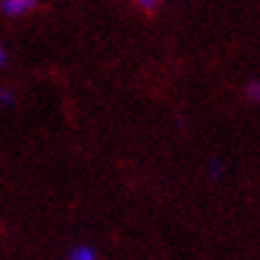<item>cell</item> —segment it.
Returning a JSON list of instances; mask_svg holds the SVG:
<instances>
[{"instance_id": "cell-1", "label": "cell", "mask_w": 260, "mask_h": 260, "mask_svg": "<svg viewBox=\"0 0 260 260\" xmlns=\"http://www.w3.org/2000/svg\"><path fill=\"white\" fill-rule=\"evenodd\" d=\"M3 12L10 17H19V15H26L36 8V0H3L0 3Z\"/></svg>"}, {"instance_id": "cell-2", "label": "cell", "mask_w": 260, "mask_h": 260, "mask_svg": "<svg viewBox=\"0 0 260 260\" xmlns=\"http://www.w3.org/2000/svg\"><path fill=\"white\" fill-rule=\"evenodd\" d=\"M67 260H98V255H95L91 246H74L70 255H67Z\"/></svg>"}, {"instance_id": "cell-5", "label": "cell", "mask_w": 260, "mask_h": 260, "mask_svg": "<svg viewBox=\"0 0 260 260\" xmlns=\"http://www.w3.org/2000/svg\"><path fill=\"white\" fill-rule=\"evenodd\" d=\"M3 62H5V48L0 46V64H3Z\"/></svg>"}, {"instance_id": "cell-4", "label": "cell", "mask_w": 260, "mask_h": 260, "mask_svg": "<svg viewBox=\"0 0 260 260\" xmlns=\"http://www.w3.org/2000/svg\"><path fill=\"white\" fill-rule=\"evenodd\" d=\"M0 103H5V105H12V93H10V91H0Z\"/></svg>"}, {"instance_id": "cell-3", "label": "cell", "mask_w": 260, "mask_h": 260, "mask_svg": "<svg viewBox=\"0 0 260 260\" xmlns=\"http://www.w3.org/2000/svg\"><path fill=\"white\" fill-rule=\"evenodd\" d=\"M246 93H248V98H253V101L260 103V81H253V84H248Z\"/></svg>"}]
</instances>
